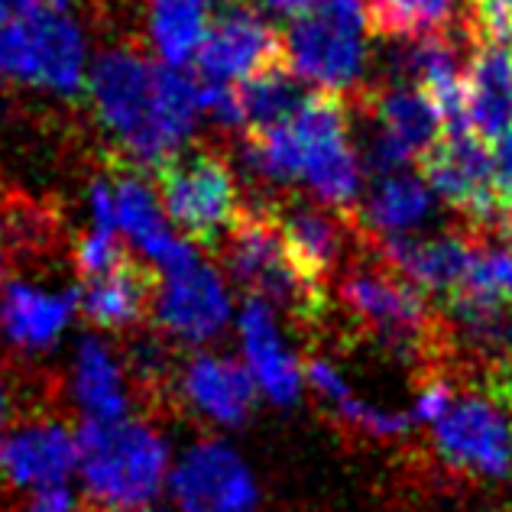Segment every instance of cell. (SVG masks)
<instances>
[{
	"label": "cell",
	"instance_id": "6da1fadb",
	"mask_svg": "<svg viewBox=\"0 0 512 512\" xmlns=\"http://www.w3.org/2000/svg\"><path fill=\"white\" fill-rule=\"evenodd\" d=\"M91 107L137 166L159 169L182 153L201 114V85L130 46L104 49L88 75Z\"/></svg>",
	"mask_w": 512,
	"mask_h": 512
},
{
	"label": "cell",
	"instance_id": "7a4b0ae2",
	"mask_svg": "<svg viewBox=\"0 0 512 512\" xmlns=\"http://www.w3.org/2000/svg\"><path fill=\"white\" fill-rule=\"evenodd\" d=\"M240 156L253 179L269 185L302 182L321 205L347 211L360 195V159L347 130L341 94L312 91L289 120L263 130H244Z\"/></svg>",
	"mask_w": 512,
	"mask_h": 512
},
{
	"label": "cell",
	"instance_id": "3957f363",
	"mask_svg": "<svg viewBox=\"0 0 512 512\" xmlns=\"http://www.w3.org/2000/svg\"><path fill=\"white\" fill-rule=\"evenodd\" d=\"M78 470L94 506L143 512L169 474V448L146 422H85L78 431Z\"/></svg>",
	"mask_w": 512,
	"mask_h": 512
},
{
	"label": "cell",
	"instance_id": "277c9868",
	"mask_svg": "<svg viewBox=\"0 0 512 512\" xmlns=\"http://www.w3.org/2000/svg\"><path fill=\"white\" fill-rule=\"evenodd\" d=\"M88 46L72 13L26 10L0 0V85L75 98L85 85Z\"/></svg>",
	"mask_w": 512,
	"mask_h": 512
},
{
	"label": "cell",
	"instance_id": "5b68a950",
	"mask_svg": "<svg viewBox=\"0 0 512 512\" xmlns=\"http://www.w3.org/2000/svg\"><path fill=\"white\" fill-rule=\"evenodd\" d=\"M221 244L227 269L250 292V299L276 305L302 325H318L325 318V286L308 279L292 260L269 211H244Z\"/></svg>",
	"mask_w": 512,
	"mask_h": 512
},
{
	"label": "cell",
	"instance_id": "8992f818",
	"mask_svg": "<svg viewBox=\"0 0 512 512\" xmlns=\"http://www.w3.org/2000/svg\"><path fill=\"white\" fill-rule=\"evenodd\" d=\"M367 0H318L282 36L289 69L315 91L344 94L367 65Z\"/></svg>",
	"mask_w": 512,
	"mask_h": 512
},
{
	"label": "cell",
	"instance_id": "52a82bcc",
	"mask_svg": "<svg viewBox=\"0 0 512 512\" xmlns=\"http://www.w3.org/2000/svg\"><path fill=\"white\" fill-rule=\"evenodd\" d=\"M341 302L399 360H428L441 344V325L422 289L386 263L350 269L341 279Z\"/></svg>",
	"mask_w": 512,
	"mask_h": 512
},
{
	"label": "cell",
	"instance_id": "ba28073f",
	"mask_svg": "<svg viewBox=\"0 0 512 512\" xmlns=\"http://www.w3.org/2000/svg\"><path fill=\"white\" fill-rule=\"evenodd\" d=\"M159 201L188 244L218 247L240 221V192L231 166L214 150H188L156 169Z\"/></svg>",
	"mask_w": 512,
	"mask_h": 512
},
{
	"label": "cell",
	"instance_id": "9c48e42d",
	"mask_svg": "<svg viewBox=\"0 0 512 512\" xmlns=\"http://www.w3.org/2000/svg\"><path fill=\"white\" fill-rule=\"evenodd\" d=\"M512 383L490 376L487 389H457L448 412L431 425L435 451L448 467L500 480L512 474Z\"/></svg>",
	"mask_w": 512,
	"mask_h": 512
},
{
	"label": "cell",
	"instance_id": "30bf717a",
	"mask_svg": "<svg viewBox=\"0 0 512 512\" xmlns=\"http://www.w3.org/2000/svg\"><path fill=\"white\" fill-rule=\"evenodd\" d=\"M201 82L247 85L253 78L286 65V46L276 26L250 4H227L211 20V30L198 52Z\"/></svg>",
	"mask_w": 512,
	"mask_h": 512
},
{
	"label": "cell",
	"instance_id": "8fae6325",
	"mask_svg": "<svg viewBox=\"0 0 512 512\" xmlns=\"http://www.w3.org/2000/svg\"><path fill=\"white\" fill-rule=\"evenodd\" d=\"M156 325L182 344L214 341L227 328L231 299L221 273L192 250L175 266L163 269V286L153 302Z\"/></svg>",
	"mask_w": 512,
	"mask_h": 512
},
{
	"label": "cell",
	"instance_id": "7c38bea8",
	"mask_svg": "<svg viewBox=\"0 0 512 512\" xmlns=\"http://www.w3.org/2000/svg\"><path fill=\"white\" fill-rule=\"evenodd\" d=\"M367 111L376 120L367 159L380 175L402 172L409 163H419L444 133L438 107L415 85L393 82L389 88L370 91Z\"/></svg>",
	"mask_w": 512,
	"mask_h": 512
},
{
	"label": "cell",
	"instance_id": "4fadbf2b",
	"mask_svg": "<svg viewBox=\"0 0 512 512\" xmlns=\"http://www.w3.org/2000/svg\"><path fill=\"white\" fill-rule=\"evenodd\" d=\"M419 169L431 192L467 214L477 227H487L500 214L490 143L480 140L474 130H444L438 143L419 159Z\"/></svg>",
	"mask_w": 512,
	"mask_h": 512
},
{
	"label": "cell",
	"instance_id": "5bb4252c",
	"mask_svg": "<svg viewBox=\"0 0 512 512\" xmlns=\"http://www.w3.org/2000/svg\"><path fill=\"white\" fill-rule=\"evenodd\" d=\"M172 500L179 512H256L260 490L231 444L218 438L192 444L172 470Z\"/></svg>",
	"mask_w": 512,
	"mask_h": 512
},
{
	"label": "cell",
	"instance_id": "9a60e30c",
	"mask_svg": "<svg viewBox=\"0 0 512 512\" xmlns=\"http://www.w3.org/2000/svg\"><path fill=\"white\" fill-rule=\"evenodd\" d=\"M78 467V435L62 422H26L0 431V480L13 490H52Z\"/></svg>",
	"mask_w": 512,
	"mask_h": 512
},
{
	"label": "cell",
	"instance_id": "2e32d148",
	"mask_svg": "<svg viewBox=\"0 0 512 512\" xmlns=\"http://www.w3.org/2000/svg\"><path fill=\"white\" fill-rule=\"evenodd\" d=\"M240 344L256 389L276 406H292L305 386V367L286 344L273 305L247 299L240 308Z\"/></svg>",
	"mask_w": 512,
	"mask_h": 512
},
{
	"label": "cell",
	"instance_id": "e0dca14e",
	"mask_svg": "<svg viewBox=\"0 0 512 512\" xmlns=\"http://www.w3.org/2000/svg\"><path fill=\"white\" fill-rule=\"evenodd\" d=\"M75 308L78 292L10 279L0 286V334L20 350H46L69 328Z\"/></svg>",
	"mask_w": 512,
	"mask_h": 512
},
{
	"label": "cell",
	"instance_id": "ac0fdd59",
	"mask_svg": "<svg viewBox=\"0 0 512 512\" xmlns=\"http://www.w3.org/2000/svg\"><path fill=\"white\" fill-rule=\"evenodd\" d=\"M179 386L185 402L214 425H244L256 406V383L247 367L231 357L198 354L182 367Z\"/></svg>",
	"mask_w": 512,
	"mask_h": 512
},
{
	"label": "cell",
	"instance_id": "d6986e66",
	"mask_svg": "<svg viewBox=\"0 0 512 512\" xmlns=\"http://www.w3.org/2000/svg\"><path fill=\"white\" fill-rule=\"evenodd\" d=\"M383 263L409 279L415 289L435 292L441 299L461 286L474 256V237L438 234V237H393L380 244Z\"/></svg>",
	"mask_w": 512,
	"mask_h": 512
},
{
	"label": "cell",
	"instance_id": "ffe728a7",
	"mask_svg": "<svg viewBox=\"0 0 512 512\" xmlns=\"http://www.w3.org/2000/svg\"><path fill=\"white\" fill-rule=\"evenodd\" d=\"M111 185H114V201H117L120 234H127L153 266L169 269L195 250V244H188L185 237H179L166 224L163 201H159V195L140 179V175H133L130 169H120L111 179Z\"/></svg>",
	"mask_w": 512,
	"mask_h": 512
},
{
	"label": "cell",
	"instance_id": "44dd1931",
	"mask_svg": "<svg viewBox=\"0 0 512 512\" xmlns=\"http://www.w3.org/2000/svg\"><path fill=\"white\" fill-rule=\"evenodd\" d=\"M467 130L480 140H500L512 127V52L500 39H470Z\"/></svg>",
	"mask_w": 512,
	"mask_h": 512
},
{
	"label": "cell",
	"instance_id": "7402d4cb",
	"mask_svg": "<svg viewBox=\"0 0 512 512\" xmlns=\"http://www.w3.org/2000/svg\"><path fill=\"white\" fill-rule=\"evenodd\" d=\"M156 302V279L153 273L127 256L124 263L107 269V273L82 279V289H78V308L91 325L107 328V331H120V328H133L153 312Z\"/></svg>",
	"mask_w": 512,
	"mask_h": 512
},
{
	"label": "cell",
	"instance_id": "603a6c76",
	"mask_svg": "<svg viewBox=\"0 0 512 512\" xmlns=\"http://www.w3.org/2000/svg\"><path fill=\"white\" fill-rule=\"evenodd\" d=\"M72 396L88 422L130 419L127 373L101 338H82L72 363Z\"/></svg>",
	"mask_w": 512,
	"mask_h": 512
},
{
	"label": "cell",
	"instance_id": "cb8c5ba5",
	"mask_svg": "<svg viewBox=\"0 0 512 512\" xmlns=\"http://www.w3.org/2000/svg\"><path fill=\"white\" fill-rule=\"evenodd\" d=\"M435 192L415 172H389L373 182L360 208V224L376 240L412 237L435 211Z\"/></svg>",
	"mask_w": 512,
	"mask_h": 512
},
{
	"label": "cell",
	"instance_id": "d4e9b609",
	"mask_svg": "<svg viewBox=\"0 0 512 512\" xmlns=\"http://www.w3.org/2000/svg\"><path fill=\"white\" fill-rule=\"evenodd\" d=\"M269 214H273L279 234L286 240V250L302 266V273L315 282H325V276L341 263L347 247L344 224L318 205H282Z\"/></svg>",
	"mask_w": 512,
	"mask_h": 512
},
{
	"label": "cell",
	"instance_id": "484cf974",
	"mask_svg": "<svg viewBox=\"0 0 512 512\" xmlns=\"http://www.w3.org/2000/svg\"><path fill=\"white\" fill-rule=\"evenodd\" d=\"M208 30V0H146V33L159 62L172 69L198 59Z\"/></svg>",
	"mask_w": 512,
	"mask_h": 512
},
{
	"label": "cell",
	"instance_id": "4316f807",
	"mask_svg": "<svg viewBox=\"0 0 512 512\" xmlns=\"http://www.w3.org/2000/svg\"><path fill=\"white\" fill-rule=\"evenodd\" d=\"M457 0H367L370 33L383 39H415L441 36L451 26Z\"/></svg>",
	"mask_w": 512,
	"mask_h": 512
},
{
	"label": "cell",
	"instance_id": "83f0119b",
	"mask_svg": "<svg viewBox=\"0 0 512 512\" xmlns=\"http://www.w3.org/2000/svg\"><path fill=\"white\" fill-rule=\"evenodd\" d=\"M237 94H240V114H244V130L276 127L299 111L302 101L308 98L295 85L292 72H286V65L253 78L247 85H237Z\"/></svg>",
	"mask_w": 512,
	"mask_h": 512
},
{
	"label": "cell",
	"instance_id": "f1b7e54d",
	"mask_svg": "<svg viewBox=\"0 0 512 512\" xmlns=\"http://www.w3.org/2000/svg\"><path fill=\"white\" fill-rule=\"evenodd\" d=\"M331 412L338 415L347 428L363 431V435H370V438H402L415 422L406 412L376 409V406H370V402H363L357 393H347L341 402H334Z\"/></svg>",
	"mask_w": 512,
	"mask_h": 512
},
{
	"label": "cell",
	"instance_id": "f546056e",
	"mask_svg": "<svg viewBox=\"0 0 512 512\" xmlns=\"http://www.w3.org/2000/svg\"><path fill=\"white\" fill-rule=\"evenodd\" d=\"M127 250H124V240H120V231H111V227H91V231L78 240L75 247V266H78V276L82 279H94L114 269L127 260Z\"/></svg>",
	"mask_w": 512,
	"mask_h": 512
},
{
	"label": "cell",
	"instance_id": "4dcf8cb0",
	"mask_svg": "<svg viewBox=\"0 0 512 512\" xmlns=\"http://www.w3.org/2000/svg\"><path fill=\"white\" fill-rule=\"evenodd\" d=\"M493 153V188H496V205L500 211H512V127L500 140L490 143Z\"/></svg>",
	"mask_w": 512,
	"mask_h": 512
},
{
	"label": "cell",
	"instance_id": "1f68e13d",
	"mask_svg": "<svg viewBox=\"0 0 512 512\" xmlns=\"http://www.w3.org/2000/svg\"><path fill=\"white\" fill-rule=\"evenodd\" d=\"M26 512H75V500L65 487H52L33 496V503L26 506Z\"/></svg>",
	"mask_w": 512,
	"mask_h": 512
},
{
	"label": "cell",
	"instance_id": "d6a6232c",
	"mask_svg": "<svg viewBox=\"0 0 512 512\" xmlns=\"http://www.w3.org/2000/svg\"><path fill=\"white\" fill-rule=\"evenodd\" d=\"M318 4V0H260V7L269 13H282V17H302Z\"/></svg>",
	"mask_w": 512,
	"mask_h": 512
},
{
	"label": "cell",
	"instance_id": "836d02e7",
	"mask_svg": "<svg viewBox=\"0 0 512 512\" xmlns=\"http://www.w3.org/2000/svg\"><path fill=\"white\" fill-rule=\"evenodd\" d=\"M13 409H17V396H13V386L7 380V373L0 370V428L10 422Z\"/></svg>",
	"mask_w": 512,
	"mask_h": 512
},
{
	"label": "cell",
	"instance_id": "e575fe53",
	"mask_svg": "<svg viewBox=\"0 0 512 512\" xmlns=\"http://www.w3.org/2000/svg\"><path fill=\"white\" fill-rule=\"evenodd\" d=\"M26 10H43V13H72L75 0H17Z\"/></svg>",
	"mask_w": 512,
	"mask_h": 512
},
{
	"label": "cell",
	"instance_id": "d590c367",
	"mask_svg": "<svg viewBox=\"0 0 512 512\" xmlns=\"http://www.w3.org/2000/svg\"><path fill=\"white\" fill-rule=\"evenodd\" d=\"M4 260H7V237H0V269H4Z\"/></svg>",
	"mask_w": 512,
	"mask_h": 512
},
{
	"label": "cell",
	"instance_id": "8d00e7d4",
	"mask_svg": "<svg viewBox=\"0 0 512 512\" xmlns=\"http://www.w3.org/2000/svg\"><path fill=\"white\" fill-rule=\"evenodd\" d=\"M506 43H509V52H512V33H509V39H506Z\"/></svg>",
	"mask_w": 512,
	"mask_h": 512
}]
</instances>
